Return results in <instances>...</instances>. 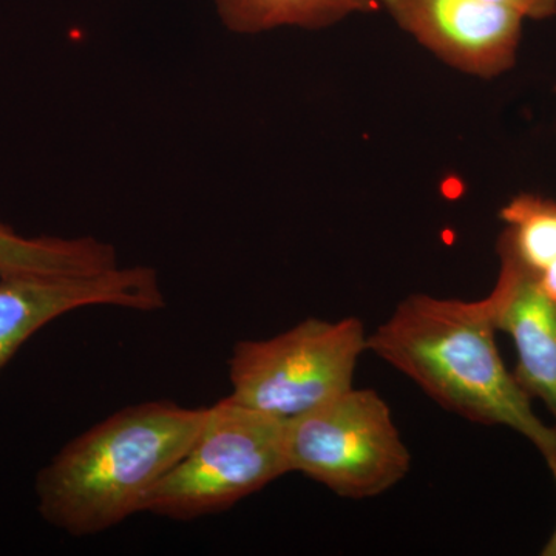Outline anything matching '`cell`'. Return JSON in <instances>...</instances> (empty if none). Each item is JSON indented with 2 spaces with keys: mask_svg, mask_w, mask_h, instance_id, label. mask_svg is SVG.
<instances>
[{
  "mask_svg": "<svg viewBox=\"0 0 556 556\" xmlns=\"http://www.w3.org/2000/svg\"><path fill=\"white\" fill-rule=\"evenodd\" d=\"M489 295L478 302L416 294L399 303L368 350L415 380L442 407L484 426L511 428L544 459L556 457V426L533 412L495 342Z\"/></svg>",
  "mask_w": 556,
  "mask_h": 556,
  "instance_id": "1",
  "label": "cell"
},
{
  "mask_svg": "<svg viewBox=\"0 0 556 556\" xmlns=\"http://www.w3.org/2000/svg\"><path fill=\"white\" fill-rule=\"evenodd\" d=\"M207 412L149 401L105 417L39 471L40 517L68 535L90 536L141 514L150 490L199 437Z\"/></svg>",
  "mask_w": 556,
  "mask_h": 556,
  "instance_id": "2",
  "label": "cell"
},
{
  "mask_svg": "<svg viewBox=\"0 0 556 556\" xmlns=\"http://www.w3.org/2000/svg\"><path fill=\"white\" fill-rule=\"evenodd\" d=\"M287 422L228 396L208 407L199 437L156 482L142 511L179 521L219 514L289 473Z\"/></svg>",
  "mask_w": 556,
  "mask_h": 556,
  "instance_id": "3",
  "label": "cell"
},
{
  "mask_svg": "<svg viewBox=\"0 0 556 556\" xmlns=\"http://www.w3.org/2000/svg\"><path fill=\"white\" fill-rule=\"evenodd\" d=\"M365 350L356 317L306 318L276 338L241 340L229 358V396L288 422L351 390Z\"/></svg>",
  "mask_w": 556,
  "mask_h": 556,
  "instance_id": "4",
  "label": "cell"
},
{
  "mask_svg": "<svg viewBox=\"0 0 556 556\" xmlns=\"http://www.w3.org/2000/svg\"><path fill=\"white\" fill-rule=\"evenodd\" d=\"M289 473L300 471L340 496H378L407 477L412 456L387 402L372 390H351L285 431Z\"/></svg>",
  "mask_w": 556,
  "mask_h": 556,
  "instance_id": "5",
  "label": "cell"
},
{
  "mask_svg": "<svg viewBox=\"0 0 556 556\" xmlns=\"http://www.w3.org/2000/svg\"><path fill=\"white\" fill-rule=\"evenodd\" d=\"M164 303L159 274L148 266H116L90 276L2 278L0 371L33 334L72 311L101 305L156 311Z\"/></svg>",
  "mask_w": 556,
  "mask_h": 556,
  "instance_id": "6",
  "label": "cell"
},
{
  "mask_svg": "<svg viewBox=\"0 0 556 556\" xmlns=\"http://www.w3.org/2000/svg\"><path fill=\"white\" fill-rule=\"evenodd\" d=\"M402 30L450 67L492 79L517 64L522 21L485 0H379Z\"/></svg>",
  "mask_w": 556,
  "mask_h": 556,
  "instance_id": "7",
  "label": "cell"
},
{
  "mask_svg": "<svg viewBox=\"0 0 556 556\" xmlns=\"http://www.w3.org/2000/svg\"><path fill=\"white\" fill-rule=\"evenodd\" d=\"M497 251L500 277L489 294L496 329L507 332L517 348L515 379L546 405L556 422V302L503 239Z\"/></svg>",
  "mask_w": 556,
  "mask_h": 556,
  "instance_id": "8",
  "label": "cell"
},
{
  "mask_svg": "<svg viewBox=\"0 0 556 556\" xmlns=\"http://www.w3.org/2000/svg\"><path fill=\"white\" fill-rule=\"evenodd\" d=\"M118 266L112 244L91 237L27 239L0 223V280L16 277L90 276Z\"/></svg>",
  "mask_w": 556,
  "mask_h": 556,
  "instance_id": "9",
  "label": "cell"
},
{
  "mask_svg": "<svg viewBox=\"0 0 556 556\" xmlns=\"http://www.w3.org/2000/svg\"><path fill=\"white\" fill-rule=\"evenodd\" d=\"M219 17L229 30L260 33L278 27L316 30L354 13H375L379 0H217Z\"/></svg>",
  "mask_w": 556,
  "mask_h": 556,
  "instance_id": "10",
  "label": "cell"
},
{
  "mask_svg": "<svg viewBox=\"0 0 556 556\" xmlns=\"http://www.w3.org/2000/svg\"><path fill=\"white\" fill-rule=\"evenodd\" d=\"M506 223L501 239L527 269L540 276L556 260V203L522 193L501 211Z\"/></svg>",
  "mask_w": 556,
  "mask_h": 556,
  "instance_id": "11",
  "label": "cell"
},
{
  "mask_svg": "<svg viewBox=\"0 0 556 556\" xmlns=\"http://www.w3.org/2000/svg\"><path fill=\"white\" fill-rule=\"evenodd\" d=\"M517 11L525 20L544 21L556 16V0H485Z\"/></svg>",
  "mask_w": 556,
  "mask_h": 556,
  "instance_id": "12",
  "label": "cell"
},
{
  "mask_svg": "<svg viewBox=\"0 0 556 556\" xmlns=\"http://www.w3.org/2000/svg\"><path fill=\"white\" fill-rule=\"evenodd\" d=\"M536 278L543 291L546 292L548 298L554 299L556 302V260L547 269H544L540 276H536Z\"/></svg>",
  "mask_w": 556,
  "mask_h": 556,
  "instance_id": "13",
  "label": "cell"
},
{
  "mask_svg": "<svg viewBox=\"0 0 556 556\" xmlns=\"http://www.w3.org/2000/svg\"><path fill=\"white\" fill-rule=\"evenodd\" d=\"M547 466L548 468H551L552 473H554L556 482V457H554V459L547 460ZM541 555L556 556V527L555 532L552 533L551 538H548L546 546L543 547V552H541Z\"/></svg>",
  "mask_w": 556,
  "mask_h": 556,
  "instance_id": "14",
  "label": "cell"
},
{
  "mask_svg": "<svg viewBox=\"0 0 556 556\" xmlns=\"http://www.w3.org/2000/svg\"><path fill=\"white\" fill-rule=\"evenodd\" d=\"M555 89H556V87H555Z\"/></svg>",
  "mask_w": 556,
  "mask_h": 556,
  "instance_id": "15",
  "label": "cell"
}]
</instances>
